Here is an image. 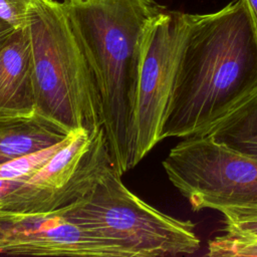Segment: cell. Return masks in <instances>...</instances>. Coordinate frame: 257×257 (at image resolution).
<instances>
[{
    "instance_id": "6da1fadb",
    "label": "cell",
    "mask_w": 257,
    "mask_h": 257,
    "mask_svg": "<svg viewBox=\"0 0 257 257\" xmlns=\"http://www.w3.org/2000/svg\"><path fill=\"white\" fill-rule=\"evenodd\" d=\"M257 92V29L245 0L192 14L161 139L198 135Z\"/></svg>"
},
{
    "instance_id": "7a4b0ae2",
    "label": "cell",
    "mask_w": 257,
    "mask_h": 257,
    "mask_svg": "<svg viewBox=\"0 0 257 257\" xmlns=\"http://www.w3.org/2000/svg\"><path fill=\"white\" fill-rule=\"evenodd\" d=\"M92 69L113 169L133 168L134 119L142 39L163 10L154 0H62Z\"/></svg>"
},
{
    "instance_id": "3957f363",
    "label": "cell",
    "mask_w": 257,
    "mask_h": 257,
    "mask_svg": "<svg viewBox=\"0 0 257 257\" xmlns=\"http://www.w3.org/2000/svg\"><path fill=\"white\" fill-rule=\"evenodd\" d=\"M25 28L31 48L35 108L69 132H98L102 119L93 72L61 3L34 0Z\"/></svg>"
},
{
    "instance_id": "277c9868",
    "label": "cell",
    "mask_w": 257,
    "mask_h": 257,
    "mask_svg": "<svg viewBox=\"0 0 257 257\" xmlns=\"http://www.w3.org/2000/svg\"><path fill=\"white\" fill-rule=\"evenodd\" d=\"M120 177L110 167L88 193L56 213L120 244L134 257L189 255L200 248L191 221L176 219L149 205L131 192Z\"/></svg>"
},
{
    "instance_id": "5b68a950",
    "label": "cell",
    "mask_w": 257,
    "mask_h": 257,
    "mask_svg": "<svg viewBox=\"0 0 257 257\" xmlns=\"http://www.w3.org/2000/svg\"><path fill=\"white\" fill-rule=\"evenodd\" d=\"M194 211L257 208V159L206 135L184 138L162 163Z\"/></svg>"
},
{
    "instance_id": "8992f818",
    "label": "cell",
    "mask_w": 257,
    "mask_h": 257,
    "mask_svg": "<svg viewBox=\"0 0 257 257\" xmlns=\"http://www.w3.org/2000/svg\"><path fill=\"white\" fill-rule=\"evenodd\" d=\"M191 21L192 14L163 9L145 30L138 69L133 168L162 141Z\"/></svg>"
},
{
    "instance_id": "52a82bcc",
    "label": "cell",
    "mask_w": 257,
    "mask_h": 257,
    "mask_svg": "<svg viewBox=\"0 0 257 257\" xmlns=\"http://www.w3.org/2000/svg\"><path fill=\"white\" fill-rule=\"evenodd\" d=\"M112 167L104 131L80 128L39 169L0 200V213L47 214L88 193Z\"/></svg>"
},
{
    "instance_id": "ba28073f",
    "label": "cell",
    "mask_w": 257,
    "mask_h": 257,
    "mask_svg": "<svg viewBox=\"0 0 257 257\" xmlns=\"http://www.w3.org/2000/svg\"><path fill=\"white\" fill-rule=\"evenodd\" d=\"M0 254L134 257L120 244L81 228L56 212L0 213Z\"/></svg>"
},
{
    "instance_id": "9c48e42d",
    "label": "cell",
    "mask_w": 257,
    "mask_h": 257,
    "mask_svg": "<svg viewBox=\"0 0 257 257\" xmlns=\"http://www.w3.org/2000/svg\"><path fill=\"white\" fill-rule=\"evenodd\" d=\"M70 133L36 108L27 112L0 111V165L61 143Z\"/></svg>"
},
{
    "instance_id": "30bf717a",
    "label": "cell",
    "mask_w": 257,
    "mask_h": 257,
    "mask_svg": "<svg viewBox=\"0 0 257 257\" xmlns=\"http://www.w3.org/2000/svg\"><path fill=\"white\" fill-rule=\"evenodd\" d=\"M35 109L31 48L25 27L15 29L0 49V111Z\"/></svg>"
},
{
    "instance_id": "8fae6325",
    "label": "cell",
    "mask_w": 257,
    "mask_h": 257,
    "mask_svg": "<svg viewBox=\"0 0 257 257\" xmlns=\"http://www.w3.org/2000/svg\"><path fill=\"white\" fill-rule=\"evenodd\" d=\"M198 135L209 136L231 150L257 159V92Z\"/></svg>"
},
{
    "instance_id": "7c38bea8",
    "label": "cell",
    "mask_w": 257,
    "mask_h": 257,
    "mask_svg": "<svg viewBox=\"0 0 257 257\" xmlns=\"http://www.w3.org/2000/svg\"><path fill=\"white\" fill-rule=\"evenodd\" d=\"M208 242L210 257H257V236L223 230Z\"/></svg>"
},
{
    "instance_id": "4fadbf2b",
    "label": "cell",
    "mask_w": 257,
    "mask_h": 257,
    "mask_svg": "<svg viewBox=\"0 0 257 257\" xmlns=\"http://www.w3.org/2000/svg\"><path fill=\"white\" fill-rule=\"evenodd\" d=\"M72 132L67 139L50 148L0 165V180L17 179L31 174L35 170L39 169L67 142Z\"/></svg>"
},
{
    "instance_id": "5bb4252c",
    "label": "cell",
    "mask_w": 257,
    "mask_h": 257,
    "mask_svg": "<svg viewBox=\"0 0 257 257\" xmlns=\"http://www.w3.org/2000/svg\"><path fill=\"white\" fill-rule=\"evenodd\" d=\"M219 212L224 217L223 230L257 236V208H225Z\"/></svg>"
},
{
    "instance_id": "9a60e30c",
    "label": "cell",
    "mask_w": 257,
    "mask_h": 257,
    "mask_svg": "<svg viewBox=\"0 0 257 257\" xmlns=\"http://www.w3.org/2000/svg\"><path fill=\"white\" fill-rule=\"evenodd\" d=\"M34 0H0V18L15 29L25 27L28 11Z\"/></svg>"
},
{
    "instance_id": "2e32d148",
    "label": "cell",
    "mask_w": 257,
    "mask_h": 257,
    "mask_svg": "<svg viewBox=\"0 0 257 257\" xmlns=\"http://www.w3.org/2000/svg\"><path fill=\"white\" fill-rule=\"evenodd\" d=\"M14 30L15 28L13 26L0 18V49L9 38V36L14 32Z\"/></svg>"
},
{
    "instance_id": "e0dca14e",
    "label": "cell",
    "mask_w": 257,
    "mask_h": 257,
    "mask_svg": "<svg viewBox=\"0 0 257 257\" xmlns=\"http://www.w3.org/2000/svg\"><path fill=\"white\" fill-rule=\"evenodd\" d=\"M257 29V0H245Z\"/></svg>"
}]
</instances>
